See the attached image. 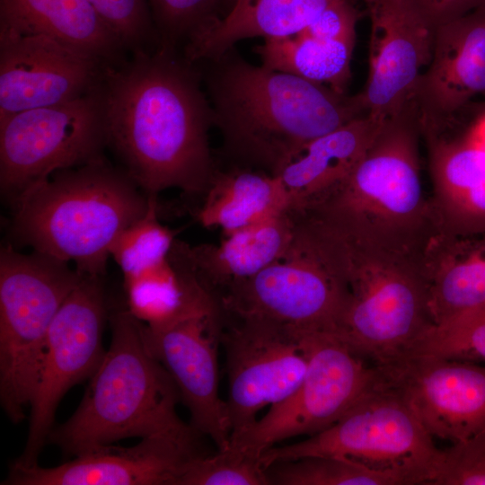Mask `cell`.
<instances>
[{"label": "cell", "instance_id": "obj_37", "mask_svg": "<svg viewBox=\"0 0 485 485\" xmlns=\"http://www.w3.org/2000/svg\"><path fill=\"white\" fill-rule=\"evenodd\" d=\"M471 104L465 112L467 131L477 142H485V99L481 103Z\"/></svg>", "mask_w": 485, "mask_h": 485}, {"label": "cell", "instance_id": "obj_30", "mask_svg": "<svg viewBox=\"0 0 485 485\" xmlns=\"http://www.w3.org/2000/svg\"><path fill=\"white\" fill-rule=\"evenodd\" d=\"M266 472L269 485H394L355 462L331 455L276 462Z\"/></svg>", "mask_w": 485, "mask_h": 485}, {"label": "cell", "instance_id": "obj_20", "mask_svg": "<svg viewBox=\"0 0 485 485\" xmlns=\"http://www.w3.org/2000/svg\"><path fill=\"white\" fill-rule=\"evenodd\" d=\"M433 183L431 197L440 233H485V147L462 135H422Z\"/></svg>", "mask_w": 485, "mask_h": 485}, {"label": "cell", "instance_id": "obj_10", "mask_svg": "<svg viewBox=\"0 0 485 485\" xmlns=\"http://www.w3.org/2000/svg\"><path fill=\"white\" fill-rule=\"evenodd\" d=\"M308 365L287 399L230 442L261 456L278 443L313 436L337 422L384 381L379 367L352 351L331 332H304Z\"/></svg>", "mask_w": 485, "mask_h": 485}, {"label": "cell", "instance_id": "obj_28", "mask_svg": "<svg viewBox=\"0 0 485 485\" xmlns=\"http://www.w3.org/2000/svg\"><path fill=\"white\" fill-rule=\"evenodd\" d=\"M149 195L146 213L126 227L110 248V256L120 268L124 278L163 261L176 240V232L159 221L157 195Z\"/></svg>", "mask_w": 485, "mask_h": 485}, {"label": "cell", "instance_id": "obj_11", "mask_svg": "<svg viewBox=\"0 0 485 485\" xmlns=\"http://www.w3.org/2000/svg\"><path fill=\"white\" fill-rule=\"evenodd\" d=\"M102 83V82H101ZM101 84L78 99L0 120V186L13 205L56 172L103 157Z\"/></svg>", "mask_w": 485, "mask_h": 485}, {"label": "cell", "instance_id": "obj_14", "mask_svg": "<svg viewBox=\"0 0 485 485\" xmlns=\"http://www.w3.org/2000/svg\"><path fill=\"white\" fill-rule=\"evenodd\" d=\"M231 436L251 426L259 412L287 399L308 365L304 332L259 318H237L222 334Z\"/></svg>", "mask_w": 485, "mask_h": 485}, {"label": "cell", "instance_id": "obj_5", "mask_svg": "<svg viewBox=\"0 0 485 485\" xmlns=\"http://www.w3.org/2000/svg\"><path fill=\"white\" fill-rule=\"evenodd\" d=\"M111 340L74 414L48 442L75 456L120 439L179 431L180 392L152 353L144 323L128 308L110 316Z\"/></svg>", "mask_w": 485, "mask_h": 485}, {"label": "cell", "instance_id": "obj_16", "mask_svg": "<svg viewBox=\"0 0 485 485\" xmlns=\"http://www.w3.org/2000/svg\"><path fill=\"white\" fill-rule=\"evenodd\" d=\"M109 65L48 36L0 35V120L88 94L100 86Z\"/></svg>", "mask_w": 485, "mask_h": 485}, {"label": "cell", "instance_id": "obj_24", "mask_svg": "<svg viewBox=\"0 0 485 485\" xmlns=\"http://www.w3.org/2000/svg\"><path fill=\"white\" fill-rule=\"evenodd\" d=\"M294 216L285 209L267 219L238 230L219 244L189 245V253L202 284L216 297L232 284L249 278L288 248Z\"/></svg>", "mask_w": 485, "mask_h": 485}, {"label": "cell", "instance_id": "obj_36", "mask_svg": "<svg viewBox=\"0 0 485 485\" xmlns=\"http://www.w3.org/2000/svg\"><path fill=\"white\" fill-rule=\"evenodd\" d=\"M406 1L434 29L485 5V0Z\"/></svg>", "mask_w": 485, "mask_h": 485}, {"label": "cell", "instance_id": "obj_8", "mask_svg": "<svg viewBox=\"0 0 485 485\" xmlns=\"http://www.w3.org/2000/svg\"><path fill=\"white\" fill-rule=\"evenodd\" d=\"M82 277L50 255L1 247L0 400L14 424L30 410L49 327Z\"/></svg>", "mask_w": 485, "mask_h": 485}, {"label": "cell", "instance_id": "obj_33", "mask_svg": "<svg viewBox=\"0 0 485 485\" xmlns=\"http://www.w3.org/2000/svg\"><path fill=\"white\" fill-rule=\"evenodd\" d=\"M113 31L128 54L160 46L146 0H86Z\"/></svg>", "mask_w": 485, "mask_h": 485}, {"label": "cell", "instance_id": "obj_26", "mask_svg": "<svg viewBox=\"0 0 485 485\" xmlns=\"http://www.w3.org/2000/svg\"><path fill=\"white\" fill-rule=\"evenodd\" d=\"M197 212L207 228L233 234L287 209L281 180L264 172L234 166L216 171Z\"/></svg>", "mask_w": 485, "mask_h": 485}, {"label": "cell", "instance_id": "obj_19", "mask_svg": "<svg viewBox=\"0 0 485 485\" xmlns=\"http://www.w3.org/2000/svg\"><path fill=\"white\" fill-rule=\"evenodd\" d=\"M485 99V5L435 29L432 56L410 104L419 125L458 113Z\"/></svg>", "mask_w": 485, "mask_h": 485}, {"label": "cell", "instance_id": "obj_7", "mask_svg": "<svg viewBox=\"0 0 485 485\" xmlns=\"http://www.w3.org/2000/svg\"><path fill=\"white\" fill-rule=\"evenodd\" d=\"M294 233L285 253L218 296L225 314L264 319L291 330L332 333L347 290L331 237L307 209H289Z\"/></svg>", "mask_w": 485, "mask_h": 485}, {"label": "cell", "instance_id": "obj_21", "mask_svg": "<svg viewBox=\"0 0 485 485\" xmlns=\"http://www.w3.org/2000/svg\"><path fill=\"white\" fill-rule=\"evenodd\" d=\"M0 35H44L86 50L110 65L128 51L86 0H0Z\"/></svg>", "mask_w": 485, "mask_h": 485}, {"label": "cell", "instance_id": "obj_35", "mask_svg": "<svg viewBox=\"0 0 485 485\" xmlns=\"http://www.w3.org/2000/svg\"><path fill=\"white\" fill-rule=\"evenodd\" d=\"M352 1L342 0L331 4L298 33L323 40L356 36L359 13Z\"/></svg>", "mask_w": 485, "mask_h": 485}, {"label": "cell", "instance_id": "obj_6", "mask_svg": "<svg viewBox=\"0 0 485 485\" xmlns=\"http://www.w3.org/2000/svg\"><path fill=\"white\" fill-rule=\"evenodd\" d=\"M322 220L332 233L347 290L332 334L375 366L392 365L433 324L422 268L372 251Z\"/></svg>", "mask_w": 485, "mask_h": 485}, {"label": "cell", "instance_id": "obj_15", "mask_svg": "<svg viewBox=\"0 0 485 485\" xmlns=\"http://www.w3.org/2000/svg\"><path fill=\"white\" fill-rule=\"evenodd\" d=\"M190 424L146 436L133 446L111 444L54 467L13 462L3 485H178L188 463L202 454Z\"/></svg>", "mask_w": 485, "mask_h": 485}, {"label": "cell", "instance_id": "obj_32", "mask_svg": "<svg viewBox=\"0 0 485 485\" xmlns=\"http://www.w3.org/2000/svg\"><path fill=\"white\" fill-rule=\"evenodd\" d=\"M178 485H269L261 456L229 443L214 454L190 460Z\"/></svg>", "mask_w": 485, "mask_h": 485}, {"label": "cell", "instance_id": "obj_27", "mask_svg": "<svg viewBox=\"0 0 485 485\" xmlns=\"http://www.w3.org/2000/svg\"><path fill=\"white\" fill-rule=\"evenodd\" d=\"M356 36L316 39L297 33L265 39L256 48L262 66L345 93L351 77Z\"/></svg>", "mask_w": 485, "mask_h": 485}, {"label": "cell", "instance_id": "obj_38", "mask_svg": "<svg viewBox=\"0 0 485 485\" xmlns=\"http://www.w3.org/2000/svg\"><path fill=\"white\" fill-rule=\"evenodd\" d=\"M235 0H234V4Z\"/></svg>", "mask_w": 485, "mask_h": 485}, {"label": "cell", "instance_id": "obj_2", "mask_svg": "<svg viewBox=\"0 0 485 485\" xmlns=\"http://www.w3.org/2000/svg\"><path fill=\"white\" fill-rule=\"evenodd\" d=\"M210 61L213 125L234 166L278 176L310 142L366 115L324 84L226 54Z\"/></svg>", "mask_w": 485, "mask_h": 485}, {"label": "cell", "instance_id": "obj_25", "mask_svg": "<svg viewBox=\"0 0 485 485\" xmlns=\"http://www.w3.org/2000/svg\"><path fill=\"white\" fill-rule=\"evenodd\" d=\"M422 271L433 324L485 304V233H438L429 244Z\"/></svg>", "mask_w": 485, "mask_h": 485}, {"label": "cell", "instance_id": "obj_17", "mask_svg": "<svg viewBox=\"0 0 485 485\" xmlns=\"http://www.w3.org/2000/svg\"><path fill=\"white\" fill-rule=\"evenodd\" d=\"M379 368L433 438L454 444L485 431V363L408 356Z\"/></svg>", "mask_w": 485, "mask_h": 485}, {"label": "cell", "instance_id": "obj_34", "mask_svg": "<svg viewBox=\"0 0 485 485\" xmlns=\"http://www.w3.org/2000/svg\"><path fill=\"white\" fill-rule=\"evenodd\" d=\"M431 485H485V431L442 450Z\"/></svg>", "mask_w": 485, "mask_h": 485}, {"label": "cell", "instance_id": "obj_23", "mask_svg": "<svg viewBox=\"0 0 485 485\" xmlns=\"http://www.w3.org/2000/svg\"><path fill=\"white\" fill-rule=\"evenodd\" d=\"M342 0H235L228 13L190 36L183 57L190 63L214 60L245 39L295 35Z\"/></svg>", "mask_w": 485, "mask_h": 485}, {"label": "cell", "instance_id": "obj_1", "mask_svg": "<svg viewBox=\"0 0 485 485\" xmlns=\"http://www.w3.org/2000/svg\"><path fill=\"white\" fill-rule=\"evenodd\" d=\"M101 94L107 147L141 190L203 197L216 171L213 112L193 64L162 47L132 53L106 67Z\"/></svg>", "mask_w": 485, "mask_h": 485}, {"label": "cell", "instance_id": "obj_29", "mask_svg": "<svg viewBox=\"0 0 485 485\" xmlns=\"http://www.w3.org/2000/svg\"><path fill=\"white\" fill-rule=\"evenodd\" d=\"M408 356L485 363V304L432 324L405 357Z\"/></svg>", "mask_w": 485, "mask_h": 485}, {"label": "cell", "instance_id": "obj_9", "mask_svg": "<svg viewBox=\"0 0 485 485\" xmlns=\"http://www.w3.org/2000/svg\"><path fill=\"white\" fill-rule=\"evenodd\" d=\"M331 455L355 462L394 485H431L442 450L384 378L342 418L302 441L266 450L265 468L280 461Z\"/></svg>", "mask_w": 485, "mask_h": 485}, {"label": "cell", "instance_id": "obj_18", "mask_svg": "<svg viewBox=\"0 0 485 485\" xmlns=\"http://www.w3.org/2000/svg\"><path fill=\"white\" fill-rule=\"evenodd\" d=\"M370 20L368 76L356 94L365 114L387 120L410 102L430 62L435 29L406 0H363Z\"/></svg>", "mask_w": 485, "mask_h": 485}, {"label": "cell", "instance_id": "obj_4", "mask_svg": "<svg viewBox=\"0 0 485 485\" xmlns=\"http://www.w3.org/2000/svg\"><path fill=\"white\" fill-rule=\"evenodd\" d=\"M146 194L103 156L53 173L13 205L11 232L19 244L103 277L118 235L146 211Z\"/></svg>", "mask_w": 485, "mask_h": 485}, {"label": "cell", "instance_id": "obj_12", "mask_svg": "<svg viewBox=\"0 0 485 485\" xmlns=\"http://www.w3.org/2000/svg\"><path fill=\"white\" fill-rule=\"evenodd\" d=\"M103 277L83 274L56 314L46 340L39 378L30 406L24 449L16 463L31 466L54 428L57 405L74 385L89 379L105 351L107 317Z\"/></svg>", "mask_w": 485, "mask_h": 485}, {"label": "cell", "instance_id": "obj_13", "mask_svg": "<svg viewBox=\"0 0 485 485\" xmlns=\"http://www.w3.org/2000/svg\"><path fill=\"white\" fill-rule=\"evenodd\" d=\"M224 314L218 299L207 295L165 322H143L146 342L174 381L190 424L211 438L217 450L226 447L231 437L226 402L219 395Z\"/></svg>", "mask_w": 485, "mask_h": 485}, {"label": "cell", "instance_id": "obj_31", "mask_svg": "<svg viewBox=\"0 0 485 485\" xmlns=\"http://www.w3.org/2000/svg\"><path fill=\"white\" fill-rule=\"evenodd\" d=\"M160 47L177 50L186 40L224 18L234 0H146Z\"/></svg>", "mask_w": 485, "mask_h": 485}, {"label": "cell", "instance_id": "obj_22", "mask_svg": "<svg viewBox=\"0 0 485 485\" xmlns=\"http://www.w3.org/2000/svg\"><path fill=\"white\" fill-rule=\"evenodd\" d=\"M386 120L367 114L310 142L278 175L287 208H302L340 185L366 154Z\"/></svg>", "mask_w": 485, "mask_h": 485}, {"label": "cell", "instance_id": "obj_3", "mask_svg": "<svg viewBox=\"0 0 485 485\" xmlns=\"http://www.w3.org/2000/svg\"><path fill=\"white\" fill-rule=\"evenodd\" d=\"M419 137L409 106L384 123L340 185L304 207L372 251L421 265L439 228L421 181Z\"/></svg>", "mask_w": 485, "mask_h": 485}]
</instances>
